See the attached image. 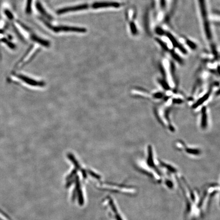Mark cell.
<instances>
[{
  "label": "cell",
  "instance_id": "obj_4",
  "mask_svg": "<svg viewBox=\"0 0 220 220\" xmlns=\"http://www.w3.org/2000/svg\"><path fill=\"white\" fill-rule=\"evenodd\" d=\"M166 35H167V37H168V38L171 40V41L173 44L174 47L177 48L179 50H180L183 53H186V50H185V48H183V47H182L180 44H179V42L175 39V38L173 37V36L172 35V34H171L169 33H166Z\"/></svg>",
  "mask_w": 220,
  "mask_h": 220
},
{
  "label": "cell",
  "instance_id": "obj_7",
  "mask_svg": "<svg viewBox=\"0 0 220 220\" xmlns=\"http://www.w3.org/2000/svg\"><path fill=\"white\" fill-rule=\"evenodd\" d=\"M31 3L32 0H27L26 8V12L27 14H30L31 13Z\"/></svg>",
  "mask_w": 220,
  "mask_h": 220
},
{
  "label": "cell",
  "instance_id": "obj_5",
  "mask_svg": "<svg viewBox=\"0 0 220 220\" xmlns=\"http://www.w3.org/2000/svg\"><path fill=\"white\" fill-rule=\"evenodd\" d=\"M36 7H37V9H38L39 11L40 12V13H41L42 15L45 16L48 19L51 18V16L47 13V12L45 11V10L43 8V7L42 6V5L39 3H37L36 4Z\"/></svg>",
  "mask_w": 220,
  "mask_h": 220
},
{
  "label": "cell",
  "instance_id": "obj_3",
  "mask_svg": "<svg viewBox=\"0 0 220 220\" xmlns=\"http://www.w3.org/2000/svg\"><path fill=\"white\" fill-rule=\"evenodd\" d=\"M90 7L93 9H98L100 8H118L120 7L121 4L116 2H97L90 5Z\"/></svg>",
  "mask_w": 220,
  "mask_h": 220
},
{
  "label": "cell",
  "instance_id": "obj_1",
  "mask_svg": "<svg viewBox=\"0 0 220 220\" xmlns=\"http://www.w3.org/2000/svg\"><path fill=\"white\" fill-rule=\"evenodd\" d=\"M42 21L44 22V24L50 30L54 31V32H72L85 33L87 31V30L85 28H82L74 27H71L67 26H53L49 22L44 20L41 18Z\"/></svg>",
  "mask_w": 220,
  "mask_h": 220
},
{
  "label": "cell",
  "instance_id": "obj_10",
  "mask_svg": "<svg viewBox=\"0 0 220 220\" xmlns=\"http://www.w3.org/2000/svg\"><path fill=\"white\" fill-rule=\"evenodd\" d=\"M186 44H188V45L191 48L195 49L196 48V45L195 44H194L193 42L191 41L190 40H187Z\"/></svg>",
  "mask_w": 220,
  "mask_h": 220
},
{
  "label": "cell",
  "instance_id": "obj_8",
  "mask_svg": "<svg viewBox=\"0 0 220 220\" xmlns=\"http://www.w3.org/2000/svg\"><path fill=\"white\" fill-rule=\"evenodd\" d=\"M130 28H131V31L132 32L133 35H136L137 33V30L136 27L135 26V24L133 23H131L130 24Z\"/></svg>",
  "mask_w": 220,
  "mask_h": 220
},
{
  "label": "cell",
  "instance_id": "obj_12",
  "mask_svg": "<svg viewBox=\"0 0 220 220\" xmlns=\"http://www.w3.org/2000/svg\"><path fill=\"white\" fill-rule=\"evenodd\" d=\"M161 6L163 8H165L166 6L165 0H161Z\"/></svg>",
  "mask_w": 220,
  "mask_h": 220
},
{
  "label": "cell",
  "instance_id": "obj_9",
  "mask_svg": "<svg viewBox=\"0 0 220 220\" xmlns=\"http://www.w3.org/2000/svg\"><path fill=\"white\" fill-rule=\"evenodd\" d=\"M156 40L161 45V47H162L163 48H164L166 50H168V47H167L166 44L164 43V42H163L161 39L156 38Z\"/></svg>",
  "mask_w": 220,
  "mask_h": 220
},
{
  "label": "cell",
  "instance_id": "obj_6",
  "mask_svg": "<svg viewBox=\"0 0 220 220\" xmlns=\"http://www.w3.org/2000/svg\"><path fill=\"white\" fill-rule=\"evenodd\" d=\"M110 205L111 206V209L114 213H115V220H123L122 218L121 217L120 215H119V214L117 213V211L116 209L115 205H114V203L113 202L112 200L110 199Z\"/></svg>",
  "mask_w": 220,
  "mask_h": 220
},
{
  "label": "cell",
  "instance_id": "obj_11",
  "mask_svg": "<svg viewBox=\"0 0 220 220\" xmlns=\"http://www.w3.org/2000/svg\"><path fill=\"white\" fill-rule=\"evenodd\" d=\"M156 31L157 33L159 34V35H163L164 33V31L161 28H158V29H156Z\"/></svg>",
  "mask_w": 220,
  "mask_h": 220
},
{
  "label": "cell",
  "instance_id": "obj_2",
  "mask_svg": "<svg viewBox=\"0 0 220 220\" xmlns=\"http://www.w3.org/2000/svg\"><path fill=\"white\" fill-rule=\"evenodd\" d=\"M199 1L200 9H201V15L203 20L204 23V30L205 32L206 35L208 39L212 38V33H211V28L209 26L208 16H207V11L206 8L205 0H199Z\"/></svg>",
  "mask_w": 220,
  "mask_h": 220
},
{
  "label": "cell",
  "instance_id": "obj_13",
  "mask_svg": "<svg viewBox=\"0 0 220 220\" xmlns=\"http://www.w3.org/2000/svg\"><path fill=\"white\" fill-rule=\"evenodd\" d=\"M90 174H91V175L92 176L94 177L95 178H97V179H99L100 178V177L98 176V175H97V174H95L94 173H93V172H90Z\"/></svg>",
  "mask_w": 220,
  "mask_h": 220
}]
</instances>
